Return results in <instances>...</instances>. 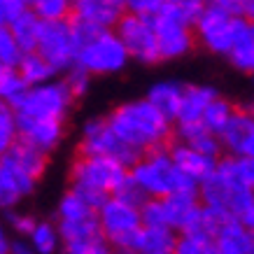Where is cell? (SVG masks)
I'll return each instance as SVG.
<instances>
[{
  "label": "cell",
  "instance_id": "1",
  "mask_svg": "<svg viewBox=\"0 0 254 254\" xmlns=\"http://www.w3.org/2000/svg\"><path fill=\"white\" fill-rule=\"evenodd\" d=\"M110 128L133 149L149 152L154 147H166L175 138L173 122H168L147 98L126 100L117 105L108 117Z\"/></svg>",
  "mask_w": 254,
  "mask_h": 254
},
{
  "label": "cell",
  "instance_id": "2",
  "mask_svg": "<svg viewBox=\"0 0 254 254\" xmlns=\"http://www.w3.org/2000/svg\"><path fill=\"white\" fill-rule=\"evenodd\" d=\"M128 173H131L133 182L140 187V191L145 193V198H163L170 193L198 189V185L191 177H187L175 166L168 145L142 152V156L128 168Z\"/></svg>",
  "mask_w": 254,
  "mask_h": 254
},
{
  "label": "cell",
  "instance_id": "3",
  "mask_svg": "<svg viewBox=\"0 0 254 254\" xmlns=\"http://www.w3.org/2000/svg\"><path fill=\"white\" fill-rule=\"evenodd\" d=\"M126 177L128 168L117 159L77 154V159L70 166V189L79 193L91 208H98L103 200L119 189Z\"/></svg>",
  "mask_w": 254,
  "mask_h": 254
},
{
  "label": "cell",
  "instance_id": "4",
  "mask_svg": "<svg viewBox=\"0 0 254 254\" xmlns=\"http://www.w3.org/2000/svg\"><path fill=\"white\" fill-rule=\"evenodd\" d=\"M128 63L131 56L115 28H103L79 42L75 65L84 68L91 77H108V75H119Z\"/></svg>",
  "mask_w": 254,
  "mask_h": 254
},
{
  "label": "cell",
  "instance_id": "5",
  "mask_svg": "<svg viewBox=\"0 0 254 254\" xmlns=\"http://www.w3.org/2000/svg\"><path fill=\"white\" fill-rule=\"evenodd\" d=\"M96 219H98L100 236L112 245L115 252H133V240L142 226L140 205H133L119 196H108L96 208Z\"/></svg>",
  "mask_w": 254,
  "mask_h": 254
},
{
  "label": "cell",
  "instance_id": "6",
  "mask_svg": "<svg viewBox=\"0 0 254 254\" xmlns=\"http://www.w3.org/2000/svg\"><path fill=\"white\" fill-rule=\"evenodd\" d=\"M196 193L200 205L212 210L219 219H240L254 196V191H250L238 180H233L222 170H215L208 180H203Z\"/></svg>",
  "mask_w": 254,
  "mask_h": 254
},
{
  "label": "cell",
  "instance_id": "7",
  "mask_svg": "<svg viewBox=\"0 0 254 254\" xmlns=\"http://www.w3.org/2000/svg\"><path fill=\"white\" fill-rule=\"evenodd\" d=\"M75 105V98L70 96L63 79H49L45 84L28 86L21 103L14 108V117L23 119H56L65 122L70 110Z\"/></svg>",
  "mask_w": 254,
  "mask_h": 254
},
{
  "label": "cell",
  "instance_id": "8",
  "mask_svg": "<svg viewBox=\"0 0 254 254\" xmlns=\"http://www.w3.org/2000/svg\"><path fill=\"white\" fill-rule=\"evenodd\" d=\"M77 154H96V156H110L124 163L126 168H131L138 161L140 152L133 149L131 145H126L112 128H110L108 119H89L82 126L77 142Z\"/></svg>",
  "mask_w": 254,
  "mask_h": 254
},
{
  "label": "cell",
  "instance_id": "9",
  "mask_svg": "<svg viewBox=\"0 0 254 254\" xmlns=\"http://www.w3.org/2000/svg\"><path fill=\"white\" fill-rule=\"evenodd\" d=\"M77 49H79V40L70 19L42 21V31H40L35 52L45 56L56 72H65L68 68L75 65Z\"/></svg>",
  "mask_w": 254,
  "mask_h": 254
},
{
  "label": "cell",
  "instance_id": "10",
  "mask_svg": "<svg viewBox=\"0 0 254 254\" xmlns=\"http://www.w3.org/2000/svg\"><path fill=\"white\" fill-rule=\"evenodd\" d=\"M115 33L124 42L126 52L131 56V61L142 63V65H156V63H161L152 16H140V14H131V12H124L115 26Z\"/></svg>",
  "mask_w": 254,
  "mask_h": 254
},
{
  "label": "cell",
  "instance_id": "11",
  "mask_svg": "<svg viewBox=\"0 0 254 254\" xmlns=\"http://www.w3.org/2000/svg\"><path fill=\"white\" fill-rule=\"evenodd\" d=\"M156 33V45H159V56L161 61H177L185 59L196 49V38H193L191 23L173 14L170 9L163 7L156 16H152Z\"/></svg>",
  "mask_w": 254,
  "mask_h": 254
},
{
  "label": "cell",
  "instance_id": "12",
  "mask_svg": "<svg viewBox=\"0 0 254 254\" xmlns=\"http://www.w3.org/2000/svg\"><path fill=\"white\" fill-rule=\"evenodd\" d=\"M196 45L215 56H226L236 31V16L226 14L222 9L205 7L191 23Z\"/></svg>",
  "mask_w": 254,
  "mask_h": 254
},
{
  "label": "cell",
  "instance_id": "13",
  "mask_svg": "<svg viewBox=\"0 0 254 254\" xmlns=\"http://www.w3.org/2000/svg\"><path fill=\"white\" fill-rule=\"evenodd\" d=\"M16 128H19V140L38 147L49 156H52L54 149H59V145L65 138V122H56V119H23V117H16Z\"/></svg>",
  "mask_w": 254,
  "mask_h": 254
},
{
  "label": "cell",
  "instance_id": "14",
  "mask_svg": "<svg viewBox=\"0 0 254 254\" xmlns=\"http://www.w3.org/2000/svg\"><path fill=\"white\" fill-rule=\"evenodd\" d=\"M168 149H170V156H173L175 166L182 170L187 177H191L196 185H200L203 180H208V177L217 170V159L215 156L200 154V152H196L193 147H189L187 142H182V140L173 138V142L168 145Z\"/></svg>",
  "mask_w": 254,
  "mask_h": 254
},
{
  "label": "cell",
  "instance_id": "15",
  "mask_svg": "<svg viewBox=\"0 0 254 254\" xmlns=\"http://www.w3.org/2000/svg\"><path fill=\"white\" fill-rule=\"evenodd\" d=\"M124 7L115 0H72V14L70 19L82 21L93 28H115Z\"/></svg>",
  "mask_w": 254,
  "mask_h": 254
},
{
  "label": "cell",
  "instance_id": "16",
  "mask_svg": "<svg viewBox=\"0 0 254 254\" xmlns=\"http://www.w3.org/2000/svg\"><path fill=\"white\" fill-rule=\"evenodd\" d=\"M217 89L215 86H208V84H189L185 86L182 91V103H180V110H177V117H175V124L173 128H189V126H198L200 124V117L208 108V103L217 96Z\"/></svg>",
  "mask_w": 254,
  "mask_h": 254
},
{
  "label": "cell",
  "instance_id": "17",
  "mask_svg": "<svg viewBox=\"0 0 254 254\" xmlns=\"http://www.w3.org/2000/svg\"><path fill=\"white\" fill-rule=\"evenodd\" d=\"M236 70L254 75V23L236 16V31H233L231 47L224 56Z\"/></svg>",
  "mask_w": 254,
  "mask_h": 254
},
{
  "label": "cell",
  "instance_id": "18",
  "mask_svg": "<svg viewBox=\"0 0 254 254\" xmlns=\"http://www.w3.org/2000/svg\"><path fill=\"white\" fill-rule=\"evenodd\" d=\"M212 243L219 254H247L254 250V231H250L240 219H224L217 226Z\"/></svg>",
  "mask_w": 254,
  "mask_h": 254
},
{
  "label": "cell",
  "instance_id": "19",
  "mask_svg": "<svg viewBox=\"0 0 254 254\" xmlns=\"http://www.w3.org/2000/svg\"><path fill=\"white\" fill-rule=\"evenodd\" d=\"M0 161L23 170L26 175H31L38 182H40V177L47 173V168H49V154H45L42 149L28 145L23 140H16L14 145L9 147V152H5V154L0 156Z\"/></svg>",
  "mask_w": 254,
  "mask_h": 254
},
{
  "label": "cell",
  "instance_id": "20",
  "mask_svg": "<svg viewBox=\"0 0 254 254\" xmlns=\"http://www.w3.org/2000/svg\"><path fill=\"white\" fill-rule=\"evenodd\" d=\"M177 231L168 226H140L131 254H175Z\"/></svg>",
  "mask_w": 254,
  "mask_h": 254
},
{
  "label": "cell",
  "instance_id": "21",
  "mask_svg": "<svg viewBox=\"0 0 254 254\" xmlns=\"http://www.w3.org/2000/svg\"><path fill=\"white\" fill-rule=\"evenodd\" d=\"M163 212H166V226L173 231H182L187 226V222L191 219V215L198 210L200 200L196 191H180L163 196Z\"/></svg>",
  "mask_w": 254,
  "mask_h": 254
},
{
  "label": "cell",
  "instance_id": "22",
  "mask_svg": "<svg viewBox=\"0 0 254 254\" xmlns=\"http://www.w3.org/2000/svg\"><path fill=\"white\" fill-rule=\"evenodd\" d=\"M182 91H185V84H177L173 79H161V82H154V84L147 89L145 98L149 100L168 122L175 124L177 110H180V103H182Z\"/></svg>",
  "mask_w": 254,
  "mask_h": 254
},
{
  "label": "cell",
  "instance_id": "23",
  "mask_svg": "<svg viewBox=\"0 0 254 254\" xmlns=\"http://www.w3.org/2000/svg\"><path fill=\"white\" fill-rule=\"evenodd\" d=\"M16 68L21 72L23 82L28 86H38V84H45L49 79H54L59 72L52 68V63L47 61L42 54H38L35 49L33 52H23V56L19 59Z\"/></svg>",
  "mask_w": 254,
  "mask_h": 254
},
{
  "label": "cell",
  "instance_id": "24",
  "mask_svg": "<svg viewBox=\"0 0 254 254\" xmlns=\"http://www.w3.org/2000/svg\"><path fill=\"white\" fill-rule=\"evenodd\" d=\"M175 140H182V142H187L189 147H193L196 152L215 156V159H219V156L224 154L219 135H217V133H210L208 128H203L200 124L198 126H189V128H177Z\"/></svg>",
  "mask_w": 254,
  "mask_h": 254
},
{
  "label": "cell",
  "instance_id": "25",
  "mask_svg": "<svg viewBox=\"0 0 254 254\" xmlns=\"http://www.w3.org/2000/svg\"><path fill=\"white\" fill-rule=\"evenodd\" d=\"M9 31L14 35L16 45L21 47V52H33L38 47L40 31H42V19L33 9H26L23 14H19L14 21L9 23Z\"/></svg>",
  "mask_w": 254,
  "mask_h": 254
},
{
  "label": "cell",
  "instance_id": "26",
  "mask_svg": "<svg viewBox=\"0 0 254 254\" xmlns=\"http://www.w3.org/2000/svg\"><path fill=\"white\" fill-rule=\"evenodd\" d=\"M26 91H28V84L23 82L19 68L0 63V103L14 110L26 96Z\"/></svg>",
  "mask_w": 254,
  "mask_h": 254
},
{
  "label": "cell",
  "instance_id": "27",
  "mask_svg": "<svg viewBox=\"0 0 254 254\" xmlns=\"http://www.w3.org/2000/svg\"><path fill=\"white\" fill-rule=\"evenodd\" d=\"M217 170H222L233 180H238L243 187L254 191V159L240 154H222L217 159Z\"/></svg>",
  "mask_w": 254,
  "mask_h": 254
},
{
  "label": "cell",
  "instance_id": "28",
  "mask_svg": "<svg viewBox=\"0 0 254 254\" xmlns=\"http://www.w3.org/2000/svg\"><path fill=\"white\" fill-rule=\"evenodd\" d=\"M233 112H236V105H233L229 98H224V96L217 93L215 98L208 103V108H205L203 117H200V126L208 128L210 133H217V135H219L222 128L233 117Z\"/></svg>",
  "mask_w": 254,
  "mask_h": 254
},
{
  "label": "cell",
  "instance_id": "29",
  "mask_svg": "<svg viewBox=\"0 0 254 254\" xmlns=\"http://www.w3.org/2000/svg\"><path fill=\"white\" fill-rule=\"evenodd\" d=\"M26 238H28V245L35 254H56L59 247H61V236H59L56 224L45 222V219L35 222L33 231Z\"/></svg>",
  "mask_w": 254,
  "mask_h": 254
},
{
  "label": "cell",
  "instance_id": "30",
  "mask_svg": "<svg viewBox=\"0 0 254 254\" xmlns=\"http://www.w3.org/2000/svg\"><path fill=\"white\" fill-rule=\"evenodd\" d=\"M96 215V208H91L79 193L72 189L63 193L56 205V222H77V219H89Z\"/></svg>",
  "mask_w": 254,
  "mask_h": 254
},
{
  "label": "cell",
  "instance_id": "31",
  "mask_svg": "<svg viewBox=\"0 0 254 254\" xmlns=\"http://www.w3.org/2000/svg\"><path fill=\"white\" fill-rule=\"evenodd\" d=\"M56 229H59L61 243H70V240H84V238L100 236L98 219H96V215L89 217V219H77V222H56Z\"/></svg>",
  "mask_w": 254,
  "mask_h": 254
},
{
  "label": "cell",
  "instance_id": "32",
  "mask_svg": "<svg viewBox=\"0 0 254 254\" xmlns=\"http://www.w3.org/2000/svg\"><path fill=\"white\" fill-rule=\"evenodd\" d=\"M28 9H33L42 21H61L72 14V0H31Z\"/></svg>",
  "mask_w": 254,
  "mask_h": 254
},
{
  "label": "cell",
  "instance_id": "33",
  "mask_svg": "<svg viewBox=\"0 0 254 254\" xmlns=\"http://www.w3.org/2000/svg\"><path fill=\"white\" fill-rule=\"evenodd\" d=\"M175 254H219L212 238L193 236V233H177Z\"/></svg>",
  "mask_w": 254,
  "mask_h": 254
},
{
  "label": "cell",
  "instance_id": "34",
  "mask_svg": "<svg viewBox=\"0 0 254 254\" xmlns=\"http://www.w3.org/2000/svg\"><path fill=\"white\" fill-rule=\"evenodd\" d=\"M63 254H115L112 245L103 236H93V238L84 240H70V243H61Z\"/></svg>",
  "mask_w": 254,
  "mask_h": 254
},
{
  "label": "cell",
  "instance_id": "35",
  "mask_svg": "<svg viewBox=\"0 0 254 254\" xmlns=\"http://www.w3.org/2000/svg\"><path fill=\"white\" fill-rule=\"evenodd\" d=\"M19 140V128H16L14 110L0 103V156L9 152V147Z\"/></svg>",
  "mask_w": 254,
  "mask_h": 254
},
{
  "label": "cell",
  "instance_id": "36",
  "mask_svg": "<svg viewBox=\"0 0 254 254\" xmlns=\"http://www.w3.org/2000/svg\"><path fill=\"white\" fill-rule=\"evenodd\" d=\"M91 75L86 72L84 68H79V65H72V68H68L65 72H63V84L68 86L70 96L75 100L84 98L86 93H89V89H91Z\"/></svg>",
  "mask_w": 254,
  "mask_h": 254
},
{
  "label": "cell",
  "instance_id": "37",
  "mask_svg": "<svg viewBox=\"0 0 254 254\" xmlns=\"http://www.w3.org/2000/svg\"><path fill=\"white\" fill-rule=\"evenodd\" d=\"M23 200L19 187L14 185V180L9 177V173L0 166V212L14 210L19 203Z\"/></svg>",
  "mask_w": 254,
  "mask_h": 254
},
{
  "label": "cell",
  "instance_id": "38",
  "mask_svg": "<svg viewBox=\"0 0 254 254\" xmlns=\"http://www.w3.org/2000/svg\"><path fill=\"white\" fill-rule=\"evenodd\" d=\"M21 56H23V52H21V47L16 45L9 26H0V63L16 65Z\"/></svg>",
  "mask_w": 254,
  "mask_h": 254
},
{
  "label": "cell",
  "instance_id": "39",
  "mask_svg": "<svg viewBox=\"0 0 254 254\" xmlns=\"http://www.w3.org/2000/svg\"><path fill=\"white\" fill-rule=\"evenodd\" d=\"M166 9H170L173 14H177L180 19L193 23V19L205 9V0H166Z\"/></svg>",
  "mask_w": 254,
  "mask_h": 254
},
{
  "label": "cell",
  "instance_id": "40",
  "mask_svg": "<svg viewBox=\"0 0 254 254\" xmlns=\"http://www.w3.org/2000/svg\"><path fill=\"white\" fill-rule=\"evenodd\" d=\"M35 222H38V219H35L33 215H28V212H19L16 208L5 212V226L12 229V231H14L16 236H21V238H26V236L33 231Z\"/></svg>",
  "mask_w": 254,
  "mask_h": 254
},
{
  "label": "cell",
  "instance_id": "41",
  "mask_svg": "<svg viewBox=\"0 0 254 254\" xmlns=\"http://www.w3.org/2000/svg\"><path fill=\"white\" fill-rule=\"evenodd\" d=\"M166 0H124V12L140 16H156L163 9Z\"/></svg>",
  "mask_w": 254,
  "mask_h": 254
},
{
  "label": "cell",
  "instance_id": "42",
  "mask_svg": "<svg viewBox=\"0 0 254 254\" xmlns=\"http://www.w3.org/2000/svg\"><path fill=\"white\" fill-rule=\"evenodd\" d=\"M26 9H28L26 0H0V26H9Z\"/></svg>",
  "mask_w": 254,
  "mask_h": 254
},
{
  "label": "cell",
  "instance_id": "43",
  "mask_svg": "<svg viewBox=\"0 0 254 254\" xmlns=\"http://www.w3.org/2000/svg\"><path fill=\"white\" fill-rule=\"evenodd\" d=\"M112 196H119V198H124V200H128V203H133V205H140L142 200H145V193L140 191V187L133 182V177H131V173H128V177L124 180L122 185H119V189H117Z\"/></svg>",
  "mask_w": 254,
  "mask_h": 254
},
{
  "label": "cell",
  "instance_id": "44",
  "mask_svg": "<svg viewBox=\"0 0 254 254\" xmlns=\"http://www.w3.org/2000/svg\"><path fill=\"white\" fill-rule=\"evenodd\" d=\"M205 7H215V9H222V12H226V14L238 16V12H240V0H205Z\"/></svg>",
  "mask_w": 254,
  "mask_h": 254
},
{
  "label": "cell",
  "instance_id": "45",
  "mask_svg": "<svg viewBox=\"0 0 254 254\" xmlns=\"http://www.w3.org/2000/svg\"><path fill=\"white\" fill-rule=\"evenodd\" d=\"M238 154H240V156H252V159H254V126L250 128V131H247L245 138H243Z\"/></svg>",
  "mask_w": 254,
  "mask_h": 254
},
{
  "label": "cell",
  "instance_id": "46",
  "mask_svg": "<svg viewBox=\"0 0 254 254\" xmlns=\"http://www.w3.org/2000/svg\"><path fill=\"white\" fill-rule=\"evenodd\" d=\"M238 16H243V19H247V21L254 23V0H240Z\"/></svg>",
  "mask_w": 254,
  "mask_h": 254
},
{
  "label": "cell",
  "instance_id": "47",
  "mask_svg": "<svg viewBox=\"0 0 254 254\" xmlns=\"http://www.w3.org/2000/svg\"><path fill=\"white\" fill-rule=\"evenodd\" d=\"M240 222L245 224L250 231H254V196H252V200H250V205H247V210L243 212V217H240Z\"/></svg>",
  "mask_w": 254,
  "mask_h": 254
},
{
  "label": "cell",
  "instance_id": "48",
  "mask_svg": "<svg viewBox=\"0 0 254 254\" xmlns=\"http://www.w3.org/2000/svg\"><path fill=\"white\" fill-rule=\"evenodd\" d=\"M9 254H35L31 250L28 243H23V240H16V243H9Z\"/></svg>",
  "mask_w": 254,
  "mask_h": 254
},
{
  "label": "cell",
  "instance_id": "49",
  "mask_svg": "<svg viewBox=\"0 0 254 254\" xmlns=\"http://www.w3.org/2000/svg\"><path fill=\"white\" fill-rule=\"evenodd\" d=\"M9 233H7V226H5V222H0V252H7L9 250Z\"/></svg>",
  "mask_w": 254,
  "mask_h": 254
},
{
  "label": "cell",
  "instance_id": "50",
  "mask_svg": "<svg viewBox=\"0 0 254 254\" xmlns=\"http://www.w3.org/2000/svg\"><path fill=\"white\" fill-rule=\"evenodd\" d=\"M247 112H250V117H252V119H254V100H252V103H250V105H247Z\"/></svg>",
  "mask_w": 254,
  "mask_h": 254
},
{
  "label": "cell",
  "instance_id": "51",
  "mask_svg": "<svg viewBox=\"0 0 254 254\" xmlns=\"http://www.w3.org/2000/svg\"><path fill=\"white\" fill-rule=\"evenodd\" d=\"M115 2H117V5H122V7H124V0H115Z\"/></svg>",
  "mask_w": 254,
  "mask_h": 254
},
{
  "label": "cell",
  "instance_id": "52",
  "mask_svg": "<svg viewBox=\"0 0 254 254\" xmlns=\"http://www.w3.org/2000/svg\"><path fill=\"white\" fill-rule=\"evenodd\" d=\"M247 254H254V250H250V252H247Z\"/></svg>",
  "mask_w": 254,
  "mask_h": 254
},
{
  "label": "cell",
  "instance_id": "53",
  "mask_svg": "<svg viewBox=\"0 0 254 254\" xmlns=\"http://www.w3.org/2000/svg\"><path fill=\"white\" fill-rule=\"evenodd\" d=\"M0 254H9V250H7V252H0Z\"/></svg>",
  "mask_w": 254,
  "mask_h": 254
},
{
  "label": "cell",
  "instance_id": "54",
  "mask_svg": "<svg viewBox=\"0 0 254 254\" xmlns=\"http://www.w3.org/2000/svg\"><path fill=\"white\" fill-rule=\"evenodd\" d=\"M115 254H122V252H115Z\"/></svg>",
  "mask_w": 254,
  "mask_h": 254
}]
</instances>
